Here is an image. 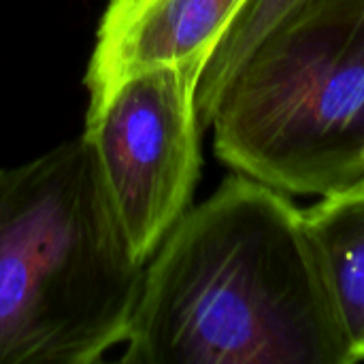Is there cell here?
Here are the masks:
<instances>
[{
	"instance_id": "1",
	"label": "cell",
	"mask_w": 364,
	"mask_h": 364,
	"mask_svg": "<svg viewBox=\"0 0 364 364\" xmlns=\"http://www.w3.org/2000/svg\"><path fill=\"white\" fill-rule=\"evenodd\" d=\"M122 363L356 364L305 213L232 175L147 260Z\"/></svg>"
},
{
	"instance_id": "2",
	"label": "cell",
	"mask_w": 364,
	"mask_h": 364,
	"mask_svg": "<svg viewBox=\"0 0 364 364\" xmlns=\"http://www.w3.org/2000/svg\"><path fill=\"white\" fill-rule=\"evenodd\" d=\"M145 262L81 134L0 168V364H90L126 341Z\"/></svg>"
},
{
	"instance_id": "3",
	"label": "cell",
	"mask_w": 364,
	"mask_h": 364,
	"mask_svg": "<svg viewBox=\"0 0 364 364\" xmlns=\"http://www.w3.org/2000/svg\"><path fill=\"white\" fill-rule=\"evenodd\" d=\"M209 128L235 173L288 196L364 177V0H307L220 92Z\"/></svg>"
},
{
	"instance_id": "4",
	"label": "cell",
	"mask_w": 364,
	"mask_h": 364,
	"mask_svg": "<svg viewBox=\"0 0 364 364\" xmlns=\"http://www.w3.org/2000/svg\"><path fill=\"white\" fill-rule=\"evenodd\" d=\"M198 66L158 64L122 77L90 100L83 136L124 232L145 264L190 209L198 181Z\"/></svg>"
},
{
	"instance_id": "5",
	"label": "cell",
	"mask_w": 364,
	"mask_h": 364,
	"mask_svg": "<svg viewBox=\"0 0 364 364\" xmlns=\"http://www.w3.org/2000/svg\"><path fill=\"white\" fill-rule=\"evenodd\" d=\"M247 0H109L85 70L90 100L122 77L192 64L200 73Z\"/></svg>"
},
{
	"instance_id": "6",
	"label": "cell",
	"mask_w": 364,
	"mask_h": 364,
	"mask_svg": "<svg viewBox=\"0 0 364 364\" xmlns=\"http://www.w3.org/2000/svg\"><path fill=\"white\" fill-rule=\"evenodd\" d=\"M354 363L364 360V177L303 209Z\"/></svg>"
},
{
	"instance_id": "7",
	"label": "cell",
	"mask_w": 364,
	"mask_h": 364,
	"mask_svg": "<svg viewBox=\"0 0 364 364\" xmlns=\"http://www.w3.org/2000/svg\"><path fill=\"white\" fill-rule=\"evenodd\" d=\"M307 0H247L235 21L228 26L215 49L211 51L198 85H196V113L200 128H209L215 100L232 73L241 66L247 53L286 17L299 11Z\"/></svg>"
}]
</instances>
